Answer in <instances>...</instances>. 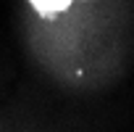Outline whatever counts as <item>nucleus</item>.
Segmentation results:
<instances>
[{
	"label": "nucleus",
	"mask_w": 134,
	"mask_h": 132,
	"mask_svg": "<svg viewBox=\"0 0 134 132\" xmlns=\"http://www.w3.org/2000/svg\"><path fill=\"white\" fill-rule=\"evenodd\" d=\"M71 3L74 0H29V6L34 8V13L40 19H55V16L69 11Z\"/></svg>",
	"instance_id": "f257e3e1"
}]
</instances>
